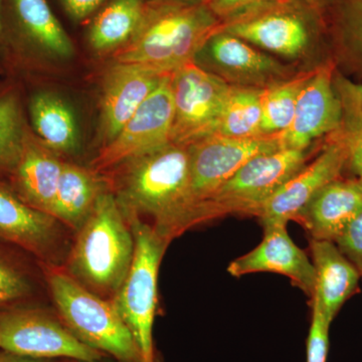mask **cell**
Wrapping results in <instances>:
<instances>
[{"mask_svg": "<svg viewBox=\"0 0 362 362\" xmlns=\"http://www.w3.org/2000/svg\"><path fill=\"white\" fill-rule=\"evenodd\" d=\"M326 16L335 69L362 84V0H333Z\"/></svg>", "mask_w": 362, "mask_h": 362, "instance_id": "cell-22", "label": "cell"}, {"mask_svg": "<svg viewBox=\"0 0 362 362\" xmlns=\"http://www.w3.org/2000/svg\"><path fill=\"white\" fill-rule=\"evenodd\" d=\"M127 220L134 233V259L127 277L111 300L134 338L141 362H156L153 325L157 280L169 243L149 223L137 218Z\"/></svg>", "mask_w": 362, "mask_h": 362, "instance_id": "cell-6", "label": "cell"}, {"mask_svg": "<svg viewBox=\"0 0 362 362\" xmlns=\"http://www.w3.org/2000/svg\"><path fill=\"white\" fill-rule=\"evenodd\" d=\"M264 230L262 242L251 252L233 259L228 266V273L233 277L259 272L280 274L313 297L315 269L303 250L288 235L287 225H268L264 226Z\"/></svg>", "mask_w": 362, "mask_h": 362, "instance_id": "cell-16", "label": "cell"}, {"mask_svg": "<svg viewBox=\"0 0 362 362\" xmlns=\"http://www.w3.org/2000/svg\"><path fill=\"white\" fill-rule=\"evenodd\" d=\"M62 225L51 214L33 209L0 185V238L56 265L62 245Z\"/></svg>", "mask_w": 362, "mask_h": 362, "instance_id": "cell-17", "label": "cell"}, {"mask_svg": "<svg viewBox=\"0 0 362 362\" xmlns=\"http://www.w3.org/2000/svg\"><path fill=\"white\" fill-rule=\"evenodd\" d=\"M45 273L59 318L78 341L118 362H141L112 300L90 291L61 267L45 264Z\"/></svg>", "mask_w": 362, "mask_h": 362, "instance_id": "cell-5", "label": "cell"}, {"mask_svg": "<svg viewBox=\"0 0 362 362\" xmlns=\"http://www.w3.org/2000/svg\"><path fill=\"white\" fill-rule=\"evenodd\" d=\"M199 1H201V0H199Z\"/></svg>", "mask_w": 362, "mask_h": 362, "instance_id": "cell-40", "label": "cell"}, {"mask_svg": "<svg viewBox=\"0 0 362 362\" xmlns=\"http://www.w3.org/2000/svg\"><path fill=\"white\" fill-rule=\"evenodd\" d=\"M230 88L194 62L173 73L170 142L187 147L202 138L216 134Z\"/></svg>", "mask_w": 362, "mask_h": 362, "instance_id": "cell-9", "label": "cell"}, {"mask_svg": "<svg viewBox=\"0 0 362 362\" xmlns=\"http://www.w3.org/2000/svg\"><path fill=\"white\" fill-rule=\"evenodd\" d=\"M26 129L13 92L0 96V170L13 171L25 144Z\"/></svg>", "mask_w": 362, "mask_h": 362, "instance_id": "cell-28", "label": "cell"}, {"mask_svg": "<svg viewBox=\"0 0 362 362\" xmlns=\"http://www.w3.org/2000/svg\"><path fill=\"white\" fill-rule=\"evenodd\" d=\"M33 129L52 151L74 153L78 147L75 115L68 104L52 93H40L30 104Z\"/></svg>", "mask_w": 362, "mask_h": 362, "instance_id": "cell-25", "label": "cell"}, {"mask_svg": "<svg viewBox=\"0 0 362 362\" xmlns=\"http://www.w3.org/2000/svg\"><path fill=\"white\" fill-rule=\"evenodd\" d=\"M194 63L230 87L262 90L306 70L284 63L223 30L207 40Z\"/></svg>", "mask_w": 362, "mask_h": 362, "instance_id": "cell-8", "label": "cell"}, {"mask_svg": "<svg viewBox=\"0 0 362 362\" xmlns=\"http://www.w3.org/2000/svg\"><path fill=\"white\" fill-rule=\"evenodd\" d=\"M150 0H107L93 18L88 39L98 52L124 47L139 30Z\"/></svg>", "mask_w": 362, "mask_h": 362, "instance_id": "cell-24", "label": "cell"}, {"mask_svg": "<svg viewBox=\"0 0 362 362\" xmlns=\"http://www.w3.org/2000/svg\"><path fill=\"white\" fill-rule=\"evenodd\" d=\"M223 23L199 0H150L139 30L114 52L116 63L173 74L194 62Z\"/></svg>", "mask_w": 362, "mask_h": 362, "instance_id": "cell-3", "label": "cell"}, {"mask_svg": "<svg viewBox=\"0 0 362 362\" xmlns=\"http://www.w3.org/2000/svg\"><path fill=\"white\" fill-rule=\"evenodd\" d=\"M310 150L281 148L255 156L202 207L199 221L230 214L258 216L284 183L306 165Z\"/></svg>", "mask_w": 362, "mask_h": 362, "instance_id": "cell-7", "label": "cell"}, {"mask_svg": "<svg viewBox=\"0 0 362 362\" xmlns=\"http://www.w3.org/2000/svg\"><path fill=\"white\" fill-rule=\"evenodd\" d=\"M0 350L33 358L95 361L107 356L78 341L59 316L42 309L0 313Z\"/></svg>", "mask_w": 362, "mask_h": 362, "instance_id": "cell-11", "label": "cell"}, {"mask_svg": "<svg viewBox=\"0 0 362 362\" xmlns=\"http://www.w3.org/2000/svg\"><path fill=\"white\" fill-rule=\"evenodd\" d=\"M66 362H118L115 359L111 358L109 356H104L103 358L99 359V361H75V359H66Z\"/></svg>", "mask_w": 362, "mask_h": 362, "instance_id": "cell-38", "label": "cell"}, {"mask_svg": "<svg viewBox=\"0 0 362 362\" xmlns=\"http://www.w3.org/2000/svg\"><path fill=\"white\" fill-rule=\"evenodd\" d=\"M333 86L341 102L343 118H362V84L345 77L335 69Z\"/></svg>", "mask_w": 362, "mask_h": 362, "instance_id": "cell-32", "label": "cell"}, {"mask_svg": "<svg viewBox=\"0 0 362 362\" xmlns=\"http://www.w3.org/2000/svg\"><path fill=\"white\" fill-rule=\"evenodd\" d=\"M32 290L25 274L0 258V306L18 303L30 296Z\"/></svg>", "mask_w": 362, "mask_h": 362, "instance_id": "cell-29", "label": "cell"}, {"mask_svg": "<svg viewBox=\"0 0 362 362\" xmlns=\"http://www.w3.org/2000/svg\"><path fill=\"white\" fill-rule=\"evenodd\" d=\"M170 74L137 64L116 63L105 76L101 99L103 145L112 141Z\"/></svg>", "mask_w": 362, "mask_h": 362, "instance_id": "cell-15", "label": "cell"}, {"mask_svg": "<svg viewBox=\"0 0 362 362\" xmlns=\"http://www.w3.org/2000/svg\"><path fill=\"white\" fill-rule=\"evenodd\" d=\"M331 324L313 302L310 329L307 338V362H326Z\"/></svg>", "mask_w": 362, "mask_h": 362, "instance_id": "cell-31", "label": "cell"}, {"mask_svg": "<svg viewBox=\"0 0 362 362\" xmlns=\"http://www.w3.org/2000/svg\"><path fill=\"white\" fill-rule=\"evenodd\" d=\"M106 1L107 0H62L69 16L78 21L89 18L99 11Z\"/></svg>", "mask_w": 362, "mask_h": 362, "instance_id": "cell-35", "label": "cell"}, {"mask_svg": "<svg viewBox=\"0 0 362 362\" xmlns=\"http://www.w3.org/2000/svg\"><path fill=\"white\" fill-rule=\"evenodd\" d=\"M134 252L132 228L108 187L78 228L63 269L90 291L111 300L129 273Z\"/></svg>", "mask_w": 362, "mask_h": 362, "instance_id": "cell-4", "label": "cell"}, {"mask_svg": "<svg viewBox=\"0 0 362 362\" xmlns=\"http://www.w3.org/2000/svg\"><path fill=\"white\" fill-rule=\"evenodd\" d=\"M317 68L300 71L294 77L263 90L261 128L264 136H279L290 127L300 92Z\"/></svg>", "mask_w": 362, "mask_h": 362, "instance_id": "cell-27", "label": "cell"}, {"mask_svg": "<svg viewBox=\"0 0 362 362\" xmlns=\"http://www.w3.org/2000/svg\"><path fill=\"white\" fill-rule=\"evenodd\" d=\"M362 211V181L340 176L315 195L298 216L312 240L335 242Z\"/></svg>", "mask_w": 362, "mask_h": 362, "instance_id": "cell-18", "label": "cell"}, {"mask_svg": "<svg viewBox=\"0 0 362 362\" xmlns=\"http://www.w3.org/2000/svg\"><path fill=\"white\" fill-rule=\"evenodd\" d=\"M108 185L94 170L64 162L52 216L78 232Z\"/></svg>", "mask_w": 362, "mask_h": 362, "instance_id": "cell-23", "label": "cell"}, {"mask_svg": "<svg viewBox=\"0 0 362 362\" xmlns=\"http://www.w3.org/2000/svg\"><path fill=\"white\" fill-rule=\"evenodd\" d=\"M263 90L230 87L216 134L228 137H265L262 133Z\"/></svg>", "mask_w": 362, "mask_h": 362, "instance_id": "cell-26", "label": "cell"}, {"mask_svg": "<svg viewBox=\"0 0 362 362\" xmlns=\"http://www.w3.org/2000/svg\"><path fill=\"white\" fill-rule=\"evenodd\" d=\"M171 75L163 78L116 137L99 150L92 161L95 173L112 170L170 142L173 121Z\"/></svg>", "mask_w": 362, "mask_h": 362, "instance_id": "cell-12", "label": "cell"}, {"mask_svg": "<svg viewBox=\"0 0 362 362\" xmlns=\"http://www.w3.org/2000/svg\"><path fill=\"white\" fill-rule=\"evenodd\" d=\"M4 35L11 32L35 47L70 58L74 45L47 0H2Z\"/></svg>", "mask_w": 362, "mask_h": 362, "instance_id": "cell-19", "label": "cell"}, {"mask_svg": "<svg viewBox=\"0 0 362 362\" xmlns=\"http://www.w3.org/2000/svg\"><path fill=\"white\" fill-rule=\"evenodd\" d=\"M64 162L56 152L26 130L13 181L18 197L33 209L51 214Z\"/></svg>", "mask_w": 362, "mask_h": 362, "instance_id": "cell-21", "label": "cell"}, {"mask_svg": "<svg viewBox=\"0 0 362 362\" xmlns=\"http://www.w3.org/2000/svg\"><path fill=\"white\" fill-rule=\"evenodd\" d=\"M332 61L316 69L298 98L290 127L279 135L284 148L310 150L318 140L329 137L341 128V102L333 86Z\"/></svg>", "mask_w": 362, "mask_h": 362, "instance_id": "cell-13", "label": "cell"}, {"mask_svg": "<svg viewBox=\"0 0 362 362\" xmlns=\"http://www.w3.org/2000/svg\"><path fill=\"white\" fill-rule=\"evenodd\" d=\"M114 169L111 190L126 218L149 216L168 243L195 226L187 147L169 142Z\"/></svg>", "mask_w": 362, "mask_h": 362, "instance_id": "cell-1", "label": "cell"}, {"mask_svg": "<svg viewBox=\"0 0 362 362\" xmlns=\"http://www.w3.org/2000/svg\"><path fill=\"white\" fill-rule=\"evenodd\" d=\"M306 1L309 2L312 6L317 7V8L327 13L331 4H332L333 0H306Z\"/></svg>", "mask_w": 362, "mask_h": 362, "instance_id": "cell-37", "label": "cell"}, {"mask_svg": "<svg viewBox=\"0 0 362 362\" xmlns=\"http://www.w3.org/2000/svg\"><path fill=\"white\" fill-rule=\"evenodd\" d=\"M4 37V25H2V0H0V40H1Z\"/></svg>", "mask_w": 362, "mask_h": 362, "instance_id": "cell-39", "label": "cell"}, {"mask_svg": "<svg viewBox=\"0 0 362 362\" xmlns=\"http://www.w3.org/2000/svg\"><path fill=\"white\" fill-rule=\"evenodd\" d=\"M346 169V151L334 133L324 140L318 156L307 162L264 204L257 216L262 225H287L290 221L297 220L315 195L331 181L342 176Z\"/></svg>", "mask_w": 362, "mask_h": 362, "instance_id": "cell-14", "label": "cell"}, {"mask_svg": "<svg viewBox=\"0 0 362 362\" xmlns=\"http://www.w3.org/2000/svg\"><path fill=\"white\" fill-rule=\"evenodd\" d=\"M66 359L33 358L0 350V362H66Z\"/></svg>", "mask_w": 362, "mask_h": 362, "instance_id": "cell-36", "label": "cell"}, {"mask_svg": "<svg viewBox=\"0 0 362 362\" xmlns=\"http://www.w3.org/2000/svg\"><path fill=\"white\" fill-rule=\"evenodd\" d=\"M201 1L218 20L221 21V23H223L242 13L243 11L269 0H201Z\"/></svg>", "mask_w": 362, "mask_h": 362, "instance_id": "cell-34", "label": "cell"}, {"mask_svg": "<svg viewBox=\"0 0 362 362\" xmlns=\"http://www.w3.org/2000/svg\"><path fill=\"white\" fill-rule=\"evenodd\" d=\"M221 30L301 69L332 61L327 16L306 0H269L223 21Z\"/></svg>", "mask_w": 362, "mask_h": 362, "instance_id": "cell-2", "label": "cell"}, {"mask_svg": "<svg viewBox=\"0 0 362 362\" xmlns=\"http://www.w3.org/2000/svg\"><path fill=\"white\" fill-rule=\"evenodd\" d=\"M281 148L284 147L279 136L242 139L221 134L207 136L187 146L195 225L201 223L202 206L247 162Z\"/></svg>", "mask_w": 362, "mask_h": 362, "instance_id": "cell-10", "label": "cell"}, {"mask_svg": "<svg viewBox=\"0 0 362 362\" xmlns=\"http://www.w3.org/2000/svg\"><path fill=\"white\" fill-rule=\"evenodd\" d=\"M334 243L340 252L354 264L362 278V211Z\"/></svg>", "mask_w": 362, "mask_h": 362, "instance_id": "cell-33", "label": "cell"}, {"mask_svg": "<svg viewBox=\"0 0 362 362\" xmlns=\"http://www.w3.org/2000/svg\"><path fill=\"white\" fill-rule=\"evenodd\" d=\"M310 247L316 274L312 300L332 323L345 302L356 293L361 276L334 242L312 240Z\"/></svg>", "mask_w": 362, "mask_h": 362, "instance_id": "cell-20", "label": "cell"}, {"mask_svg": "<svg viewBox=\"0 0 362 362\" xmlns=\"http://www.w3.org/2000/svg\"><path fill=\"white\" fill-rule=\"evenodd\" d=\"M335 135L346 151L347 169L362 181V118H343Z\"/></svg>", "mask_w": 362, "mask_h": 362, "instance_id": "cell-30", "label": "cell"}]
</instances>
